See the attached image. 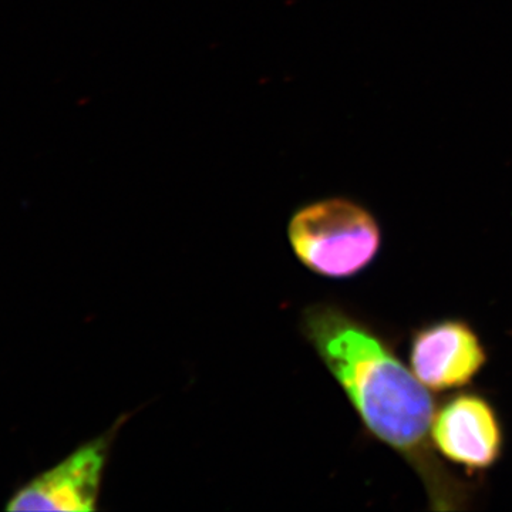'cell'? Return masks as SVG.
Instances as JSON below:
<instances>
[{
	"instance_id": "2",
	"label": "cell",
	"mask_w": 512,
	"mask_h": 512,
	"mask_svg": "<svg viewBox=\"0 0 512 512\" xmlns=\"http://www.w3.org/2000/svg\"><path fill=\"white\" fill-rule=\"evenodd\" d=\"M296 258L313 274L345 279L360 274L379 254L382 232L373 215L346 198L301 208L288 225Z\"/></svg>"
},
{
	"instance_id": "4",
	"label": "cell",
	"mask_w": 512,
	"mask_h": 512,
	"mask_svg": "<svg viewBox=\"0 0 512 512\" xmlns=\"http://www.w3.org/2000/svg\"><path fill=\"white\" fill-rule=\"evenodd\" d=\"M485 362L483 343L463 320H440L413 336L410 366L417 379L433 392L467 386Z\"/></svg>"
},
{
	"instance_id": "3",
	"label": "cell",
	"mask_w": 512,
	"mask_h": 512,
	"mask_svg": "<svg viewBox=\"0 0 512 512\" xmlns=\"http://www.w3.org/2000/svg\"><path fill=\"white\" fill-rule=\"evenodd\" d=\"M123 420L100 437L83 444L60 461L19 488L10 498L9 511L97 510L104 468L109 460L111 444Z\"/></svg>"
},
{
	"instance_id": "1",
	"label": "cell",
	"mask_w": 512,
	"mask_h": 512,
	"mask_svg": "<svg viewBox=\"0 0 512 512\" xmlns=\"http://www.w3.org/2000/svg\"><path fill=\"white\" fill-rule=\"evenodd\" d=\"M302 332L367 431L413 468L431 510H464L468 487L441 463L431 440L434 397L386 340L332 303L306 308Z\"/></svg>"
},
{
	"instance_id": "5",
	"label": "cell",
	"mask_w": 512,
	"mask_h": 512,
	"mask_svg": "<svg viewBox=\"0 0 512 512\" xmlns=\"http://www.w3.org/2000/svg\"><path fill=\"white\" fill-rule=\"evenodd\" d=\"M431 440L447 460L473 470L493 467L503 453L497 413L477 394H460L444 403L434 416Z\"/></svg>"
}]
</instances>
